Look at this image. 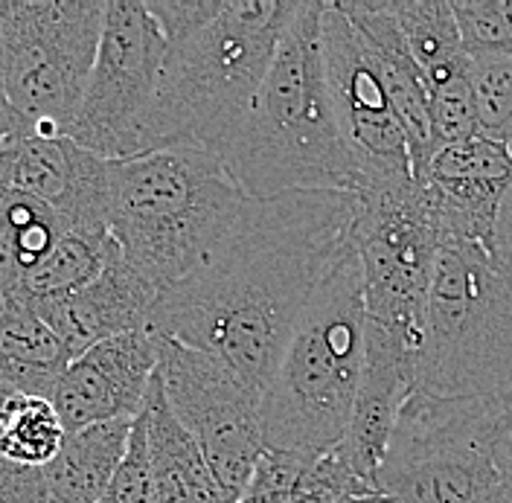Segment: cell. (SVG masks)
Returning a JSON list of instances; mask_svg holds the SVG:
<instances>
[{"label":"cell","instance_id":"cell-1","mask_svg":"<svg viewBox=\"0 0 512 503\" xmlns=\"http://www.w3.org/2000/svg\"><path fill=\"white\" fill-rule=\"evenodd\" d=\"M352 227L355 192L248 198L216 251L160 291L152 332L219 358L262 396L309 300L355 248Z\"/></svg>","mask_w":512,"mask_h":503},{"label":"cell","instance_id":"cell-2","mask_svg":"<svg viewBox=\"0 0 512 503\" xmlns=\"http://www.w3.org/2000/svg\"><path fill=\"white\" fill-rule=\"evenodd\" d=\"M323 3L303 0L236 134L224 169L248 198L352 192L355 172L338 126L320 47Z\"/></svg>","mask_w":512,"mask_h":503},{"label":"cell","instance_id":"cell-3","mask_svg":"<svg viewBox=\"0 0 512 503\" xmlns=\"http://www.w3.org/2000/svg\"><path fill=\"white\" fill-rule=\"evenodd\" d=\"M297 9L300 0H224L207 27L172 44L137 155L175 146L222 155Z\"/></svg>","mask_w":512,"mask_h":503},{"label":"cell","instance_id":"cell-4","mask_svg":"<svg viewBox=\"0 0 512 503\" xmlns=\"http://www.w3.org/2000/svg\"><path fill=\"white\" fill-rule=\"evenodd\" d=\"M245 201L222 158L204 149L114 160L108 236L131 268L166 291L216 251Z\"/></svg>","mask_w":512,"mask_h":503},{"label":"cell","instance_id":"cell-5","mask_svg":"<svg viewBox=\"0 0 512 503\" xmlns=\"http://www.w3.org/2000/svg\"><path fill=\"white\" fill-rule=\"evenodd\" d=\"M364 280L352 248L297 320L262 393L271 451L318 457L344 440L364 370Z\"/></svg>","mask_w":512,"mask_h":503},{"label":"cell","instance_id":"cell-6","mask_svg":"<svg viewBox=\"0 0 512 503\" xmlns=\"http://www.w3.org/2000/svg\"><path fill=\"white\" fill-rule=\"evenodd\" d=\"M411 393L472 408L512 405V288L478 242L448 239L437 251Z\"/></svg>","mask_w":512,"mask_h":503},{"label":"cell","instance_id":"cell-7","mask_svg":"<svg viewBox=\"0 0 512 503\" xmlns=\"http://www.w3.org/2000/svg\"><path fill=\"white\" fill-rule=\"evenodd\" d=\"M105 0H3L6 94L24 137H64L99 50Z\"/></svg>","mask_w":512,"mask_h":503},{"label":"cell","instance_id":"cell-8","mask_svg":"<svg viewBox=\"0 0 512 503\" xmlns=\"http://www.w3.org/2000/svg\"><path fill=\"white\" fill-rule=\"evenodd\" d=\"M352 245L361 262L367 326L419 358L443 239L416 178L355 189Z\"/></svg>","mask_w":512,"mask_h":503},{"label":"cell","instance_id":"cell-9","mask_svg":"<svg viewBox=\"0 0 512 503\" xmlns=\"http://www.w3.org/2000/svg\"><path fill=\"white\" fill-rule=\"evenodd\" d=\"M495 413L408 393L376 495L384 503H512L489 457Z\"/></svg>","mask_w":512,"mask_h":503},{"label":"cell","instance_id":"cell-10","mask_svg":"<svg viewBox=\"0 0 512 503\" xmlns=\"http://www.w3.org/2000/svg\"><path fill=\"white\" fill-rule=\"evenodd\" d=\"M166 50L146 0H108L94 70L64 137L105 160L137 158Z\"/></svg>","mask_w":512,"mask_h":503},{"label":"cell","instance_id":"cell-11","mask_svg":"<svg viewBox=\"0 0 512 503\" xmlns=\"http://www.w3.org/2000/svg\"><path fill=\"white\" fill-rule=\"evenodd\" d=\"M158 376L172 413L198 442L222 503H236L265 451L262 396L219 358L160 335Z\"/></svg>","mask_w":512,"mask_h":503},{"label":"cell","instance_id":"cell-12","mask_svg":"<svg viewBox=\"0 0 512 503\" xmlns=\"http://www.w3.org/2000/svg\"><path fill=\"white\" fill-rule=\"evenodd\" d=\"M320 47L332 108L352 158V192L414 178L408 143L396 123L382 76L361 32L338 3H323Z\"/></svg>","mask_w":512,"mask_h":503},{"label":"cell","instance_id":"cell-13","mask_svg":"<svg viewBox=\"0 0 512 503\" xmlns=\"http://www.w3.org/2000/svg\"><path fill=\"white\" fill-rule=\"evenodd\" d=\"M114 160L70 137H21L0 149V181L50 207L70 230L108 233Z\"/></svg>","mask_w":512,"mask_h":503},{"label":"cell","instance_id":"cell-14","mask_svg":"<svg viewBox=\"0 0 512 503\" xmlns=\"http://www.w3.org/2000/svg\"><path fill=\"white\" fill-rule=\"evenodd\" d=\"M158 373V335L152 326L105 338L76 355L50 402L64 431H82L102 422L137 419L146 405L149 384Z\"/></svg>","mask_w":512,"mask_h":503},{"label":"cell","instance_id":"cell-15","mask_svg":"<svg viewBox=\"0 0 512 503\" xmlns=\"http://www.w3.org/2000/svg\"><path fill=\"white\" fill-rule=\"evenodd\" d=\"M440 239L489 245L498 213L512 192L510 146L475 137L440 149L416 175Z\"/></svg>","mask_w":512,"mask_h":503},{"label":"cell","instance_id":"cell-16","mask_svg":"<svg viewBox=\"0 0 512 503\" xmlns=\"http://www.w3.org/2000/svg\"><path fill=\"white\" fill-rule=\"evenodd\" d=\"M158 294L160 291L155 285L137 268L128 265L126 256L114 242L108 262L96 274L94 283H88L76 294L62 297L56 303L35 306L32 312H38L53 326V332L62 338L70 355L76 358L105 338L149 326Z\"/></svg>","mask_w":512,"mask_h":503},{"label":"cell","instance_id":"cell-17","mask_svg":"<svg viewBox=\"0 0 512 503\" xmlns=\"http://www.w3.org/2000/svg\"><path fill=\"white\" fill-rule=\"evenodd\" d=\"M344 15L361 32L370 59L382 76L396 123L405 134L408 155L414 178L431 160V111H428V88L416 67L414 56L396 27V21L387 15L382 0L376 3H338Z\"/></svg>","mask_w":512,"mask_h":503},{"label":"cell","instance_id":"cell-18","mask_svg":"<svg viewBox=\"0 0 512 503\" xmlns=\"http://www.w3.org/2000/svg\"><path fill=\"white\" fill-rule=\"evenodd\" d=\"M149 469L160 503H222L216 480L190 431L172 413L160 376L155 373L143 405Z\"/></svg>","mask_w":512,"mask_h":503},{"label":"cell","instance_id":"cell-19","mask_svg":"<svg viewBox=\"0 0 512 503\" xmlns=\"http://www.w3.org/2000/svg\"><path fill=\"white\" fill-rule=\"evenodd\" d=\"M350 495L376 498L352 474L338 448L318 457L265 448L236 503H335Z\"/></svg>","mask_w":512,"mask_h":503},{"label":"cell","instance_id":"cell-20","mask_svg":"<svg viewBox=\"0 0 512 503\" xmlns=\"http://www.w3.org/2000/svg\"><path fill=\"white\" fill-rule=\"evenodd\" d=\"M134 419L102 422L67 434L59 454L41 469L44 503H96L117 477Z\"/></svg>","mask_w":512,"mask_h":503},{"label":"cell","instance_id":"cell-21","mask_svg":"<svg viewBox=\"0 0 512 503\" xmlns=\"http://www.w3.org/2000/svg\"><path fill=\"white\" fill-rule=\"evenodd\" d=\"M70 349L53 332V326L32 312L30 306L12 303L0 312V384L24 393L50 399L62 381Z\"/></svg>","mask_w":512,"mask_h":503},{"label":"cell","instance_id":"cell-22","mask_svg":"<svg viewBox=\"0 0 512 503\" xmlns=\"http://www.w3.org/2000/svg\"><path fill=\"white\" fill-rule=\"evenodd\" d=\"M396 21L428 94L451 79L469 73L472 56L466 53L451 0H382Z\"/></svg>","mask_w":512,"mask_h":503},{"label":"cell","instance_id":"cell-23","mask_svg":"<svg viewBox=\"0 0 512 503\" xmlns=\"http://www.w3.org/2000/svg\"><path fill=\"white\" fill-rule=\"evenodd\" d=\"M64 230H70L50 207L24 192L0 189V300L15 303L18 288L32 268L53 251Z\"/></svg>","mask_w":512,"mask_h":503},{"label":"cell","instance_id":"cell-24","mask_svg":"<svg viewBox=\"0 0 512 503\" xmlns=\"http://www.w3.org/2000/svg\"><path fill=\"white\" fill-rule=\"evenodd\" d=\"M111 248H114V239L108 233L64 230L59 242L53 245V251L24 277L15 303L35 309V306L56 303L62 297L76 294L79 288L94 283L96 274L108 262Z\"/></svg>","mask_w":512,"mask_h":503},{"label":"cell","instance_id":"cell-25","mask_svg":"<svg viewBox=\"0 0 512 503\" xmlns=\"http://www.w3.org/2000/svg\"><path fill=\"white\" fill-rule=\"evenodd\" d=\"M64 437L62 416L50 399L18 393L3 422L0 457L27 469H44L59 454Z\"/></svg>","mask_w":512,"mask_h":503},{"label":"cell","instance_id":"cell-26","mask_svg":"<svg viewBox=\"0 0 512 503\" xmlns=\"http://www.w3.org/2000/svg\"><path fill=\"white\" fill-rule=\"evenodd\" d=\"M483 137L512 149V59L472 56L469 67Z\"/></svg>","mask_w":512,"mask_h":503},{"label":"cell","instance_id":"cell-27","mask_svg":"<svg viewBox=\"0 0 512 503\" xmlns=\"http://www.w3.org/2000/svg\"><path fill=\"white\" fill-rule=\"evenodd\" d=\"M428 111H431V158L457 143L480 137L478 105L469 73L440 85L428 94Z\"/></svg>","mask_w":512,"mask_h":503},{"label":"cell","instance_id":"cell-28","mask_svg":"<svg viewBox=\"0 0 512 503\" xmlns=\"http://www.w3.org/2000/svg\"><path fill=\"white\" fill-rule=\"evenodd\" d=\"M469 56H510L512 0H451Z\"/></svg>","mask_w":512,"mask_h":503},{"label":"cell","instance_id":"cell-29","mask_svg":"<svg viewBox=\"0 0 512 503\" xmlns=\"http://www.w3.org/2000/svg\"><path fill=\"white\" fill-rule=\"evenodd\" d=\"M96 503H160L155 477L149 469V451H146V428H143V413L131 425L128 451L123 457V466L105 495Z\"/></svg>","mask_w":512,"mask_h":503},{"label":"cell","instance_id":"cell-30","mask_svg":"<svg viewBox=\"0 0 512 503\" xmlns=\"http://www.w3.org/2000/svg\"><path fill=\"white\" fill-rule=\"evenodd\" d=\"M224 0H155V3H146L149 12L155 15L160 32L166 38V47L190 38L201 27H207L219 9H222Z\"/></svg>","mask_w":512,"mask_h":503},{"label":"cell","instance_id":"cell-31","mask_svg":"<svg viewBox=\"0 0 512 503\" xmlns=\"http://www.w3.org/2000/svg\"><path fill=\"white\" fill-rule=\"evenodd\" d=\"M0 503H44L41 469H27L0 457Z\"/></svg>","mask_w":512,"mask_h":503},{"label":"cell","instance_id":"cell-32","mask_svg":"<svg viewBox=\"0 0 512 503\" xmlns=\"http://www.w3.org/2000/svg\"><path fill=\"white\" fill-rule=\"evenodd\" d=\"M489 457L512 501V405L495 413L489 425Z\"/></svg>","mask_w":512,"mask_h":503},{"label":"cell","instance_id":"cell-33","mask_svg":"<svg viewBox=\"0 0 512 503\" xmlns=\"http://www.w3.org/2000/svg\"><path fill=\"white\" fill-rule=\"evenodd\" d=\"M486 253L492 256V262L498 265V271L504 274V280L512 288V192L498 213V224H495V233L486 245Z\"/></svg>","mask_w":512,"mask_h":503},{"label":"cell","instance_id":"cell-34","mask_svg":"<svg viewBox=\"0 0 512 503\" xmlns=\"http://www.w3.org/2000/svg\"><path fill=\"white\" fill-rule=\"evenodd\" d=\"M24 137V128H21V120L9 102V94H6V73H3V27H0V149L12 146L15 140Z\"/></svg>","mask_w":512,"mask_h":503},{"label":"cell","instance_id":"cell-35","mask_svg":"<svg viewBox=\"0 0 512 503\" xmlns=\"http://www.w3.org/2000/svg\"><path fill=\"white\" fill-rule=\"evenodd\" d=\"M370 498H355V495H350V498H341V501H335V503H367Z\"/></svg>","mask_w":512,"mask_h":503},{"label":"cell","instance_id":"cell-36","mask_svg":"<svg viewBox=\"0 0 512 503\" xmlns=\"http://www.w3.org/2000/svg\"><path fill=\"white\" fill-rule=\"evenodd\" d=\"M367 503H384V501H382V498H379V495H376V498H370V501H367Z\"/></svg>","mask_w":512,"mask_h":503},{"label":"cell","instance_id":"cell-37","mask_svg":"<svg viewBox=\"0 0 512 503\" xmlns=\"http://www.w3.org/2000/svg\"><path fill=\"white\" fill-rule=\"evenodd\" d=\"M0 312H3V300H0Z\"/></svg>","mask_w":512,"mask_h":503},{"label":"cell","instance_id":"cell-38","mask_svg":"<svg viewBox=\"0 0 512 503\" xmlns=\"http://www.w3.org/2000/svg\"><path fill=\"white\" fill-rule=\"evenodd\" d=\"M510 152H512V149H510Z\"/></svg>","mask_w":512,"mask_h":503}]
</instances>
